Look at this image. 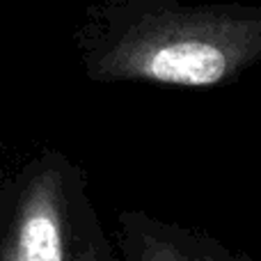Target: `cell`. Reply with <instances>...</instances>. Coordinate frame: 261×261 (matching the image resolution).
Returning a JSON list of instances; mask_svg holds the SVG:
<instances>
[{"instance_id":"cell-2","label":"cell","mask_w":261,"mask_h":261,"mask_svg":"<svg viewBox=\"0 0 261 261\" xmlns=\"http://www.w3.org/2000/svg\"><path fill=\"white\" fill-rule=\"evenodd\" d=\"M0 261H76L67 241V199L60 174L46 170L25 186L0 245Z\"/></svg>"},{"instance_id":"cell-3","label":"cell","mask_w":261,"mask_h":261,"mask_svg":"<svg viewBox=\"0 0 261 261\" xmlns=\"http://www.w3.org/2000/svg\"><path fill=\"white\" fill-rule=\"evenodd\" d=\"M135 261H220V259L188 250L184 245H179L176 241L144 234L135 243Z\"/></svg>"},{"instance_id":"cell-1","label":"cell","mask_w":261,"mask_h":261,"mask_svg":"<svg viewBox=\"0 0 261 261\" xmlns=\"http://www.w3.org/2000/svg\"><path fill=\"white\" fill-rule=\"evenodd\" d=\"M261 58V9L153 5L101 32L85 53L96 81L208 87Z\"/></svg>"}]
</instances>
